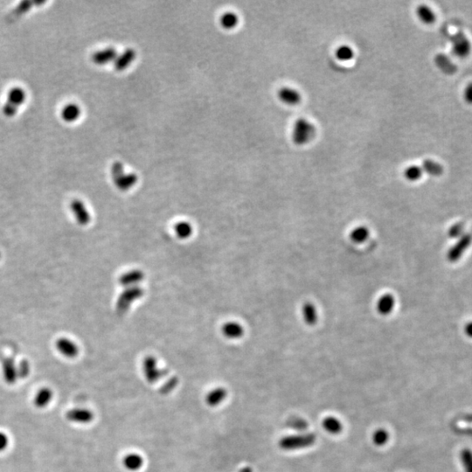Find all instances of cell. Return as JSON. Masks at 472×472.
Returning <instances> with one entry per match:
<instances>
[{
    "instance_id": "cell-1",
    "label": "cell",
    "mask_w": 472,
    "mask_h": 472,
    "mask_svg": "<svg viewBox=\"0 0 472 472\" xmlns=\"http://www.w3.org/2000/svg\"><path fill=\"white\" fill-rule=\"evenodd\" d=\"M316 132V127L311 121L305 118H298L293 124L292 139L297 146H304L314 138Z\"/></svg>"
},
{
    "instance_id": "cell-2",
    "label": "cell",
    "mask_w": 472,
    "mask_h": 472,
    "mask_svg": "<svg viewBox=\"0 0 472 472\" xmlns=\"http://www.w3.org/2000/svg\"><path fill=\"white\" fill-rule=\"evenodd\" d=\"M111 177L117 189L126 192L131 189L137 184V178L136 173L124 172V167L121 162H115L111 166Z\"/></svg>"
},
{
    "instance_id": "cell-3",
    "label": "cell",
    "mask_w": 472,
    "mask_h": 472,
    "mask_svg": "<svg viewBox=\"0 0 472 472\" xmlns=\"http://www.w3.org/2000/svg\"><path fill=\"white\" fill-rule=\"evenodd\" d=\"M316 442V435L313 433L296 434L283 437L279 442V446L285 450H296L304 449L313 445Z\"/></svg>"
},
{
    "instance_id": "cell-4",
    "label": "cell",
    "mask_w": 472,
    "mask_h": 472,
    "mask_svg": "<svg viewBox=\"0 0 472 472\" xmlns=\"http://www.w3.org/2000/svg\"><path fill=\"white\" fill-rule=\"evenodd\" d=\"M26 91L21 87H12L9 91L3 107V114L6 117H14L17 110L26 101Z\"/></svg>"
},
{
    "instance_id": "cell-5",
    "label": "cell",
    "mask_w": 472,
    "mask_h": 472,
    "mask_svg": "<svg viewBox=\"0 0 472 472\" xmlns=\"http://www.w3.org/2000/svg\"><path fill=\"white\" fill-rule=\"evenodd\" d=\"M144 292L142 288L137 286L128 287L125 291L122 292V294L118 297L117 302V314L122 316L128 312L131 303L143 297Z\"/></svg>"
},
{
    "instance_id": "cell-6",
    "label": "cell",
    "mask_w": 472,
    "mask_h": 472,
    "mask_svg": "<svg viewBox=\"0 0 472 472\" xmlns=\"http://www.w3.org/2000/svg\"><path fill=\"white\" fill-rule=\"evenodd\" d=\"M143 372L146 380L149 383H156L157 380L166 375L167 372L163 369H159L157 367V359L153 356H147L143 359Z\"/></svg>"
},
{
    "instance_id": "cell-7",
    "label": "cell",
    "mask_w": 472,
    "mask_h": 472,
    "mask_svg": "<svg viewBox=\"0 0 472 472\" xmlns=\"http://www.w3.org/2000/svg\"><path fill=\"white\" fill-rule=\"evenodd\" d=\"M471 51V44L463 32L452 37V52L458 58H466Z\"/></svg>"
},
{
    "instance_id": "cell-8",
    "label": "cell",
    "mask_w": 472,
    "mask_h": 472,
    "mask_svg": "<svg viewBox=\"0 0 472 472\" xmlns=\"http://www.w3.org/2000/svg\"><path fill=\"white\" fill-rule=\"evenodd\" d=\"M472 242V236L469 233L464 234L462 236L458 242L449 249L447 255L448 260L450 262H458L460 259L461 257L463 256L464 252L469 248Z\"/></svg>"
},
{
    "instance_id": "cell-9",
    "label": "cell",
    "mask_w": 472,
    "mask_h": 472,
    "mask_svg": "<svg viewBox=\"0 0 472 472\" xmlns=\"http://www.w3.org/2000/svg\"><path fill=\"white\" fill-rule=\"evenodd\" d=\"M46 3V1H42V0H24V1H21L19 3L16 7H15L12 12H10L7 17V20L9 21H13L15 20H17L20 17H22L24 15L26 14V12H29L31 11V9L33 7V6H42L44 4Z\"/></svg>"
},
{
    "instance_id": "cell-10",
    "label": "cell",
    "mask_w": 472,
    "mask_h": 472,
    "mask_svg": "<svg viewBox=\"0 0 472 472\" xmlns=\"http://www.w3.org/2000/svg\"><path fill=\"white\" fill-rule=\"evenodd\" d=\"M71 211L73 213L76 222L82 226H86L90 222V214L87 208L81 199H74L70 205Z\"/></svg>"
},
{
    "instance_id": "cell-11",
    "label": "cell",
    "mask_w": 472,
    "mask_h": 472,
    "mask_svg": "<svg viewBox=\"0 0 472 472\" xmlns=\"http://www.w3.org/2000/svg\"><path fill=\"white\" fill-rule=\"evenodd\" d=\"M66 417L70 422L86 424L93 421L94 414L92 411L88 410L87 408H74L67 411Z\"/></svg>"
},
{
    "instance_id": "cell-12",
    "label": "cell",
    "mask_w": 472,
    "mask_h": 472,
    "mask_svg": "<svg viewBox=\"0 0 472 472\" xmlns=\"http://www.w3.org/2000/svg\"><path fill=\"white\" fill-rule=\"evenodd\" d=\"M277 96L281 102L287 105H291V106L298 104L302 100V96L298 90L295 89L293 87H287V86L280 88L277 92Z\"/></svg>"
},
{
    "instance_id": "cell-13",
    "label": "cell",
    "mask_w": 472,
    "mask_h": 472,
    "mask_svg": "<svg viewBox=\"0 0 472 472\" xmlns=\"http://www.w3.org/2000/svg\"><path fill=\"white\" fill-rule=\"evenodd\" d=\"M56 348L58 352L67 358H76L79 354V347L69 338H59L56 342Z\"/></svg>"
},
{
    "instance_id": "cell-14",
    "label": "cell",
    "mask_w": 472,
    "mask_h": 472,
    "mask_svg": "<svg viewBox=\"0 0 472 472\" xmlns=\"http://www.w3.org/2000/svg\"><path fill=\"white\" fill-rule=\"evenodd\" d=\"M137 52L133 48H127L124 50L114 61V66L117 71H123L128 68L132 62L136 60Z\"/></svg>"
},
{
    "instance_id": "cell-15",
    "label": "cell",
    "mask_w": 472,
    "mask_h": 472,
    "mask_svg": "<svg viewBox=\"0 0 472 472\" xmlns=\"http://www.w3.org/2000/svg\"><path fill=\"white\" fill-rule=\"evenodd\" d=\"M117 50L114 47H107L105 49L100 50L95 52L92 56V61L96 65L98 66H103L111 63L112 61H115L117 58Z\"/></svg>"
},
{
    "instance_id": "cell-16",
    "label": "cell",
    "mask_w": 472,
    "mask_h": 472,
    "mask_svg": "<svg viewBox=\"0 0 472 472\" xmlns=\"http://www.w3.org/2000/svg\"><path fill=\"white\" fill-rule=\"evenodd\" d=\"M434 61L437 67L444 74L453 75L458 71V66L455 64L451 59L446 56L445 53H437Z\"/></svg>"
},
{
    "instance_id": "cell-17",
    "label": "cell",
    "mask_w": 472,
    "mask_h": 472,
    "mask_svg": "<svg viewBox=\"0 0 472 472\" xmlns=\"http://www.w3.org/2000/svg\"><path fill=\"white\" fill-rule=\"evenodd\" d=\"M394 305H395L394 297H393V295L388 293V294H384L379 297V300L377 302L376 308H377V311H378L379 314L382 315V316H388V315L390 314L391 312H393Z\"/></svg>"
},
{
    "instance_id": "cell-18",
    "label": "cell",
    "mask_w": 472,
    "mask_h": 472,
    "mask_svg": "<svg viewBox=\"0 0 472 472\" xmlns=\"http://www.w3.org/2000/svg\"><path fill=\"white\" fill-rule=\"evenodd\" d=\"M82 111L78 104L68 103L64 106L61 111V117L66 122H74L81 117Z\"/></svg>"
},
{
    "instance_id": "cell-19",
    "label": "cell",
    "mask_w": 472,
    "mask_h": 472,
    "mask_svg": "<svg viewBox=\"0 0 472 472\" xmlns=\"http://www.w3.org/2000/svg\"><path fill=\"white\" fill-rule=\"evenodd\" d=\"M222 333L227 338L238 339L242 338L244 334V329L242 324L236 322H228L222 326Z\"/></svg>"
},
{
    "instance_id": "cell-20",
    "label": "cell",
    "mask_w": 472,
    "mask_h": 472,
    "mask_svg": "<svg viewBox=\"0 0 472 472\" xmlns=\"http://www.w3.org/2000/svg\"><path fill=\"white\" fill-rule=\"evenodd\" d=\"M144 277L143 271L134 269L129 271L122 275L119 278V283L121 285L125 287H132L136 283H139Z\"/></svg>"
},
{
    "instance_id": "cell-21",
    "label": "cell",
    "mask_w": 472,
    "mask_h": 472,
    "mask_svg": "<svg viewBox=\"0 0 472 472\" xmlns=\"http://www.w3.org/2000/svg\"><path fill=\"white\" fill-rule=\"evenodd\" d=\"M227 396V391L224 388H216L207 393L206 402L210 407H217L224 402Z\"/></svg>"
},
{
    "instance_id": "cell-22",
    "label": "cell",
    "mask_w": 472,
    "mask_h": 472,
    "mask_svg": "<svg viewBox=\"0 0 472 472\" xmlns=\"http://www.w3.org/2000/svg\"><path fill=\"white\" fill-rule=\"evenodd\" d=\"M302 314H303V320L305 322L306 324H308L310 326H313L318 322V310L313 303H309V302L303 303V307H302Z\"/></svg>"
},
{
    "instance_id": "cell-23",
    "label": "cell",
    "mask_w": 472,
    "mask_h": 472,
    "mask_svg": "<svg viewBox=\"0 0 472 472\" xmlns=\"http://www.w3.org/2000/svg\"><path fill=\"white\" fill-rule=\"evenodd\" d=\"M3 376L6 383L13 384L17 380V369L11 358H6L3 362Z\"/></svg>"
},
{
    "instance_id": "cell-24",
    "label": "cell",
    "mask_w": 472,
    "mask_h": 472,
    "mask_svg": "<svg viewBox=\"0 0 472 472\" xmlns=\"http://www.w3.org/2000/svg\"><path fill=\"white\" fill-rule=\"evenodd\" d=\"M122 464L130 471H137L143 466V459L140 455L131 453L123 458Z\"/></svg>"
},
{
    "instance_id": "cell-25",
    "label": "cell",
    "mask_w": 472,
    "mask_h": 472,
    "mask_svg": "<svg viewBox=\"0 0 472 472\" xmlns=\"http://www.w3.org/2000/svg\"><path fill=\"white\" fill-rule=\"evenodd\" d=\"M417 17H419L420 21L426 25H431L434 23L437 20L434 12L432 11V9L427 5H420L417 6L416 8Z\"/></svg>"
},
{
    "instance_id": "cell-26",
    "label": "cell",
    "mask_w": 472,
    "mask_h": 472,
    "mask_svg": "<svg viewBox=\"0 0 472 472\" xmlns=\"http://www.w3.org/2000/svg\"><path fill=\"white\" fill-rule=\"evenodd\" d=\"M52 398V392L50 388H41L34 398V405L39 408H45L49 404Z\"/></svg>"
},
{
    "instance_id": "cell-27",
    "label": "cell",
    "mask_w": 472,
    "mask_h": 472,
    "mask_svg": "<svg viewBox=\"0 0 472 472\" xmlns=\"http://www.w3.org/2000/svg\"><path fill=\"white\" fill-rule=\"evenodd\" d=\"M422 168H423V172H427L428 175H431L434 177H439L444 172L443 166L441 164L437 163L435 161L429 159V158L423 160Z\"/></svg>"
},
{
    "instance_id": "cell-28",
    "label": "cell",
    "mask_w": 472,
    "mask_h": 472,
    "mask_svg": "<svg viewBox=\"0 0 472 472\" xmlns=\"http://www.w3.org/2000/svg\"><path fill=\"white\" fill-rule=\"evenodd\" d=\"M369 234H370V232L367 227L358 226L353 228L352 232L350 233V239L352 240V242L354 243L361 244L368 239Z\"/></svg>"
},
{
    "instance_id": "cell-29",
    "label": "cell",
    "mask_w": 472,
    "mask_h": 472,
    "mask_svg": "<svg viewBox=\"0 0 472 472\" xmlns=\"http://www.w3.org/2000/svg\"><path fill=\"white\" fill-rule=\"evenodd\" d=\"M220 23L225 29H233L239 24V17L234 12H225L220 19Z\"/></svg>"
},
{
    "instance_id": "cell-30",
    "label": "cell",
    "mask_w": 472,
    "mask_h": 472,
    "mask_svg": "<svg viewBox=\"0 0 472 472\" xmlns=\"http://www.w3.org/2000/svg\"><path fill=\"white\" fill-rule=\"evenodd\" d=\"M323 427L327 432L331 434H337L342 431V423L335 417L329 416L324 418L323 421Z\"/></svg>"
},
{
    "instance_id": "cell-31",
    "label": "cell",
    "mask_w": 472,
    "mask_h": 472,
    "mask_svg": "<svg viewBox=\"0 0 472 472\" xmlns=\"http://www.w3.org/2000/svg\"><path fill=\"white\" fill-rule=\"evenodd\" d=\"M423 170L421 166L412 165V166H408L404 170L403 175L408 181L414 182V181L419 180L420 178L423 177Z\"/></svg>"
},
{
    "instance_id": "cell-32",
    "label": "cell",
    "mask_w": 472,
    "mask_h": 472,
    "mask_svg": "<svg viewBox=\"0 0 472 472\" xmlns=\"http://www.w3.org/2000/svg\"><path fill=\"white\" fill-rule=\"evenodd\" d=\"M335 56L339 61H349L354 57V51L348 45H341L336 49Z\"/></svg>"
},
{
    "instance_id": "cell-33",
    "label": "cell",
    "mask_w": 472,
    "mask_h": 472,
    "mask_svg": "<svg viewBox=\"0 0 472 472\" xmlns=\"http://www.w3.org/2000/svg\"><path fill=\"white\" fill-rule=\"evenodd\" d=\"M176 234L178 235L179 239H187L188 237L192 235V225L187 222H178L174 227Z\"/></svg>"
},
{
    "instance_id": "cell-34",
    "label": "cell",
    "mask_w": 472,
    "mask_h": 472,
    "mask_svg": "<svg viewBox=\"0 0 472 472\" xmlns=\"http://www.w3.org/2000/svg\"><path fill=\"white\" fill-rule=\"evenodd\" d=\"M461 463L465 472H472V450L463 449L460 452Z\"/></svg>"
},
{
    "instance_id": "cell-35",
    "label": "cell",
    "mask_w": 472,
    "mask_h": 472,
    "mask_svg": "<svg viewBox=\"0 0 472 472\" xmlns=\"http://www.w3.org/2000/svg\"><path fill=\"white\" fill-rule=\"evenodd\" d=\"M388 439H389L388 432L383 429V428H379L378 430H376L374 432V434H373V440L375 445H385L386 443H388Z\"/></svg>"
},
{
    "instance_id": "cell-36",
    "label": "cell",
    "mask_w": 472,
    "mask_h": 472,
    "mask_svg": "<svg viewBox=\"0 0 472 472\" xmlns=\"http://www.w3.org/2000/svg\"><path fill=\"white\" fill-rule=\"evenodd\" d=\"M288 425L289 426V428H294L297 430H304L307 428L308 424H307L304 420L300 419V418H294V419L288 421Z\"/></svg>"
},
{
    "instance_id": "cell-37",
    "label": "cell",
    "mask_w": 472,
    "mask_h": 472,
    "mask_svg": "<svg viewBox=\"0 0 472 472\" xmlns=\"http://www.w3.org/2000/svg\"><path fill=\"white\" fill-rule=\"evenodd\" d=\"M464 230V225L463 223H458L450 227L449 231V235L450 238H457L460 236Z\"/></svg>"
},
{
    "instance_id": "cell-38",
    "label": "cell",
    "mask_w": 472,
    "mask_h": 472,
    "mask_svg": "<svg viewBox=\"0 0 472 472\" xmlns=\"http://www.w3.org/2000/svg\"><path fill=\"white\" fill-rule=\"evenodd\" d=\"M17 376L21 378H26V376L29 374L30 367L29 364L26 361H22L20 363V367H17Z\"/></svg>"
},
{
    "instance_id": "cell-39",
    "label": "cell",
    "mask_w": 472,
    "mask_h": 472,
    "mask_svg": "<svg viewBox=\"0 0 472 472\" xmlns=\"http://www.w3.org/2000/svg\"><path fill=\"white\" fill-rule=\"evenodd\" d=\"M463 98H464L467 103L472 104V82H469L465 88H464Z\"/></svg>"
},
{
    "instance_id": "cell-40",
    "label": "cell",
    "mask_w": 472,
    "mask_h": 472,
    "mask_svg": "<svg viewBox=\"0 0 472 472\" xmlns=\"http://www.w3.org/2000/svg\"><path fill=\"white\" fill-rule=\"evenodd\" d=\"M8 437L3 432H0V451H3L8 446Z\"/></svg>"
},
{
    "instance_id": "cell-41",
    "label": "cell",
    "mask_w": 472,
    "mask_h": 472,
    "mask_svg": "<svg viewBox=\"0 0 472 472\" xmlns=\"http://www.w3.org/2000/svg\"><path fill=\"white\" fill-rule=\"evenodd\" d=\"M464 332H465V334L468 337L472 338V322L467 323L465 327H464Z\"/></svg>"
},
{
    "instance_id": "cell-42",
    "label": "cell",
    "mask_w": 472,
    "mask_h": 472,
    "mask_svg": "<svg viewBox=\"0 0 472 472\" xmlns=\"http://www.w3.org/2000/svg\"><path fill=\"white\" fill-rule=\"evenodd\" d=\"M240 472H253L252 469L249 468V467H246V468H243V469L241 470Z\"/></svg>"
}]
</instances>
